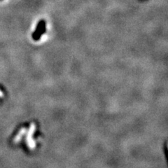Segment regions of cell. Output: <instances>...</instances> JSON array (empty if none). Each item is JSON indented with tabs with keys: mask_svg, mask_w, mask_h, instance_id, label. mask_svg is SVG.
<instances>
[{
	"mask_svg": "<svg viewBox=\"0 0 168 168\" xmlns=\"http://www.w3.org/2000/svg\"><path fill=\"white\" fill-rule=\"evenodd\" d=\"M25 133V128H22L20 130V132H18V134L16 135L15 139H14V143H18V142H20L22 137H23V135H24Z\"/></svg>",
	"mask_w": 168,
	"mask_h": 168,
	"instance_id": "cell-1",
	"label": "cell"
},
{
	"mask_svg": "<svg viewBox=\"0 0 168 168\" xmlns=\"http://www.w3.org/2000/svg\"><path fill=\"white\" fill-rule=\"evenodd\" d=\"M4 97V93L2 90H0V97Z\"/></svg>",
	"mask_w": 168,
	"mask_h": 168,
	"instance_id": "cell-2",
	"label": "cell"
}]
</instances>
